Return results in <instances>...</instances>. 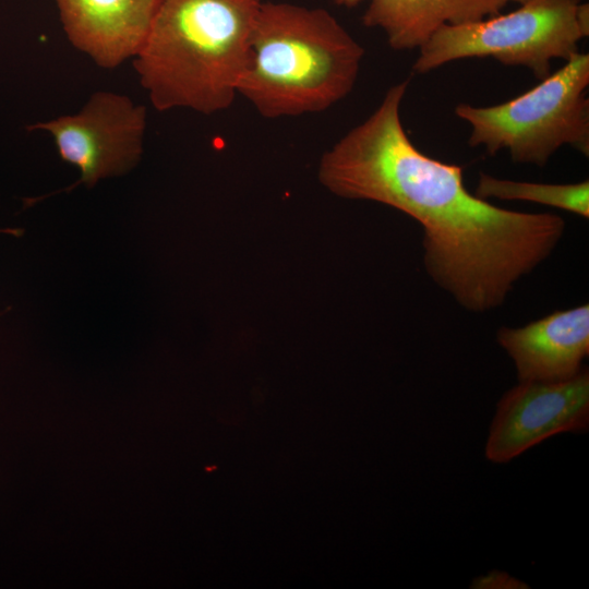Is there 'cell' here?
<instances>
[{
    "mask_svg": "<svg viewBox=\"0 0 589 589\" xmlns=\"http://www.w3.org/2000/svg\"><path fill=\"white\" fill-rule=\"evenodd\" d=\"M408 85L389 87L376 109L322 155L318 180L337 196L377 202L417 220L431 279L470 312L496 309L555 250L565 220L498 207L466 188L461 166L417 148L400 118Z\"/></svg>",
    "mask_w": 589,
    "mask_h": 589,
    "instance_id": "6da1fadb",
    "label": "cell"
},
{
    "mask_svg": "<svg viewBox=\"0 0 589 589\" xmlns=\"http://www.w3.org/2000/svg\"><path fill=\"white\" fill-rule=\"evenodd\" d=\"M261 0H159L133 57L158 111L228 109L251 56Z\"/></svg>",
    "mask_w": 589,
    "mask_h": 589,
    "instance_id": "7a4b0ae2",
    "label": "cell"
},
{
    "mask_svg": "<svg viewBox=\"0 0 589 589\" xmlns=\"http://www.w3.org/2000/svg\"><path fill=\"white\" fill-rule=\"evenodd\" d=\"M363 56L327 10L262 2L238 95L267 119L321 112L352 91Z\"/></svg>",
    "mask_w": 589,
    "mask_h": 589,
    "instance_id": "3957f363",
    "label": "cell"
},
{
    "mask_svg": "<svg viewBox=\"0 0 589 589\" xmlns=\"http://www.w3.org/2000/svg\"><path fill=\"white\" fill-rule=\"evenodd\" d=\"M589 55L578 52L540 83L502 104L461 103L455 115L470 125L468 143L490 155L507 149L519 164L546 165L562 146L589 155Z\"/></svg>",
    "mask_w": 589,
    "mask_h": 589,
    "instance_id": "277c9868",
    "label": "cell"
},
{
    "mask_svg": "<svg viewBox=\"0 0 589 589\" xmlns=\"http://www.w3.org/2000/svg\"><path fill=\"white\" fill-rule=\"evenodd\" d=\"M580 0H529L505 14L444 25L420 48L413 69L425 73L452 61L492 58L524 67L541 80L555 59L568 60L588 37L577 19Z\"/></svg>",
    "mask_w": 589,
    "mask_h": 589,
    "instance_id": "5b68a950",
    "label": "cell"
},
{
    "mask_svg": "<svg viewBox=\"0 0 589 589\" xmlns=\"http://www.w3.org/2000/svg\"><path fill=\"white\" fill-rule=\"evenodd\" d=\"M146 121L144 106L125 95L99 91L77 113L27 127L48 132L60 158L81 172L75 183L41 199L69 192L81 183L89 189L100 179L128 173L141 159Z\"/></svg>",
    "mask_w": 589,
    "mask_h": 589,
    "instance_id": "8992f818",
    "label": "cell"
},
{
    "mask_svg": "<svg viewBox=\"0 0 589 589\" xmlns=\"http://www.w3.org/2000/svg\"><path fill=\"white\" fill-rule=\"evenodd\" d=\"M589 425V372L552 382L519 381L500 399L485 444V457L508 462L558 433Z\"/></svg>",
    "mask_w": 589,
    "mask_h": 589,
    "instance_id": "52a82bcc",
    "label": "cell"
},
{
    "mask_svg": "<svg viewBox=\"0 0 589 589\" xmlns=\"http://www.w3.org/2000/svg\"><path fill=\"white\" fill-rule=\"evenodd\" d=\"M496 341L512 358L519 381L572 378L589 354V304L554 311L521 327H501Z\"/></svg>",
    "mask_w": 589,
    "mask_h": 589,
    "instance_id": "ba28073f",
    "label": "cell"
},
{
    "mask_svg": "<svg viewBox=\"0 0 589 589\" xmlns=\"http://www.w3.org/2000/svg\"><path fill=\"white\" fill-rule=\"evenodd\" d=\"M71 45L115 69L139 51L159 0H55Z\"/></svg>",
    "mask_w": 589,
    "mask_h": 589,
    "instance_id": "9c48e42d",
    "label": "cell"
},
{
    "mask_svg": "<svg viewBox=\"0 0 589 589\" xmlns=\"http://www.w3.org/2000/svg\"><path fill=\"white\" fill-rule=\"evenodd\" d=\"M503 8L497 0H370L362 23L382 29L392 49L411 50L444 25L482 20Z\"/></svg>",
    "mask_w": 589,
    "mask_h": 589,
    "instance_id": "30bf717a",
    "label": "cell"
},
{
    "mask_svg": "<svg viewBox=\"0 0 589 589\" xmlns=\"http://www.w3.org/2000/svg\"><path fill=\"white\" fill-rule=\"evenodd\" d=\"M474 194L483 200L525 201L589 217V181L576 183H536L479 175Z\"/></svg>",
    "mask_w": 589,
    "mask_h": 589,
    "instance_id": "8fae6325",
    "label": "cell"
},
{
    "mask_svg": "<svg viewBox=\"0 0 589 589\" xmlns=\"http://www.w3.org/2000/svg\"><path fill=\"white\" fill-rule=\"evenodd\" d=\"M471 588L478 589H522L529 588L525 582L506 574L505 572L492 570L488 575L476 577Z\"/></svg>",
    "mask_w": 589,
    "mask_h": 589,
    "instance_id": "7c38bea8",
    "label": "cell"
},
{
    "mask_svg": "<svg viewBox=\"0 0 589 589\" xmlns=\"http://www.w3.org/2000/svg\"><path fill=\"white\" fill-rule=\"evenodd\" d=\"M364 0H334V2L337 5L346 7V8H353L358 4H360Z\"/></svg>",
    "mask_w": 589,
    "mask_h": 589,
    "instance_id": "4fadbf2b",
    "label": "cell"
},
{
    "mask_svg": "<svg viewBox=\"0 0 589 589\" xmlns=\"http://www.w3.org/2000/svg\"><path fill=\"white\" fill-rule=\"evenodd\" d=\"M497 1H500V3H501L503 7H505V5H506L507 3H509V2H515V3L521 4V3H525V2H527V1H529V0H497Z\"/></svg>",
    "mask_w": 589,
    "mask_h": 589,
    "instance_id": "5bb4252c",
    "label": "cell"
}]
</instances>
